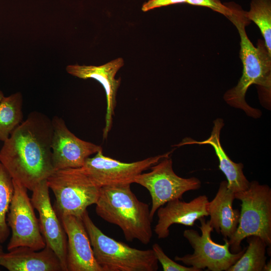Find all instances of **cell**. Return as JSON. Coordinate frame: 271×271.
<instances>
[{
  "mask_svg": "<svg viewBox=\"0 0 271 271\" xmlns=\"http://www.w3.org/2000/svg\"><path fill=\"white\" fill-rule=\"evenodd\" d=\"M52 119L34 111L4 142L0 162L12 179L32 191L55 171Z\"/></svg>",
  "mask_w": 271,
  "mask_h": 271,
  "instance_id": "obj_1",
  "label": "cell"
},
{
  "mask_svg": "<svg viewBox=\"0 0 271 271\" xmlns=\"http://www.w3.org/2000/svg\"><path fill=\"white\" fill-rule=\"evenodd\" d=\"M228 6L232 13L228 19L237 28L240 38V57L243 71L237 84L226 91L223 98L231 106L241 109L247 115L257 118L261 116V112L247 103L245 94L252 84L257 85L262 104L268 109L270 107L271 55L264 41H260L255 47L248 38L245 27L249 20L245 12L236 5Z\"/></svg>",
  "mask_w": 271,
  "mask_h": 271,
  "instance_id": "obj_2",
  "label": "cell"
},
{
  "mask_svg": "<svg viewBox=\"0 0 271 271\" xmlns=\"http://www.w3.org/2000/svg\"><path fill=\"white\" fill-rule=\"evenodd\" d=\"M130 185L101 187L95 211L105 221L118 226L127 241L137 239L147 244L153 237L149 205L138 199Z\"/></svg>",
  "mask_w": 271,
  "mask_h": 271,
  "instance_id": "obj_3",
  "label": "cell"
},
{
  "mask_svg": "<svg viewBox=\"0 0 271 271\" xmlns=\"http://www.w3.org/2000/svg\"><path fill=\"white\" fill-rule=\"evenodd\" d=\"M81 218L94 256L103 271H157L158 260L152 249H139L105 234L93 223L87 210Z\"/></svg>",
  "mask_w": 271,
  "mask_h": 271,
  "instance_id": "obj_4",
  "label": "cell"
},
{
  "mask_svg": "<svg viewBox=\"0 0 271 271\" xmlns=\"http://www.w3.org/2000/svg\"><path fill=\"white\" fill-rule=\"evenodd\" d=\"M241 202L239 223L228 242L231 252L242 250L241 243L247 237L255 235L271 245V189L255 180L250 182L245 190L235 193Z\"/></svg>",
  "mask_w": 271,
  "mask_h": 271,
  "instance_id": "obj_5",
  "label": "cell"
},
{
  "mask_svg": "<svg viewBox=\"0 0 271 271\" xmlns=\"http://www.w3.org/2000/svg\"><path fill=\"white\" fill-rule=\"evenodd\" d=\"M47 180L56 198L54 208L59 217L81 218L87 208L98 199L100 187L81 167L56 170Z\"/></svg>",
  "mask_w": 271,
  "mask_h": 271,
  "instance_id": "obj_6",
  "label": "cell"
},
{
  "mask_svg": "<svg viewBox=\"0 0 271 271\" xmlns=\"http://www.w3.org/2000/svg\"><path fill=\"white\" fill-rule=\"evenodd\" d=\"M199 220L201 235L192 229H186L183 232L184 237L194 249L193 253L182 256H176L175 260L193 266L198 271L205 268L210 271H227L240 258L246 247L238 252H231L227 239L224 238L223 244L216 243L212 239L211 233L214 229L209 220L206 221L204 217Z\"/></svg>",
  "mask_w": 271,
  "mask_h": 271,
  "instance_id": "obj_7",
  "label": "cell"
},
{
  "mask_svg": "<svg viewBox=\"0 0 271 271\" xmlns=\"http://www.w3.org/2000/svg\"><path fill=\"white\" fill-rule=\"evenodd\" d=\"M160 161L150 167V172L140 174L134 180V183L149 192L152 199L150 216L152 219L159 208L170 201L181 199L185 193L198 190L201 186L200 180L196 177L184 178L178 176L174 171L173 161L169 157Z\"/></svg>",
  "mask_w": 271,
  "mask_h": 271,
  "instance_id": "obj_8",
  "label": "cell"
},
{
  "mask_svg": "<svg viewBox=\"0 0 271 271\" xmlns=\"http://www.w3.org/2000/svg\"><path fill=\"white\" fill-rule=\"evenodd\" d=\"M13 181L14 193L8 212L7 222L12 231L8 250L20 246L40 250L46 246L39 219L27 193L28 189Z\"/></svg>",
  "mask_w": 271,
  "mask_h": 271,
  "instance_id": "obj_9",
  "label": "cell"
},
{
  "mask_svg": "<svg viewBox=\"0 0 271 271\" xmlns=\"http://www.w3.org/2000/svg\"><path fill=\"white\" fill-rule=\"evenodd\" d=\"M173 151L132 163L121 162L105 156L101 151L94 157L88 158L81 168L100 188L131 184L139 175L162 159L169 157Z\"/></svg>",
  "mask_w": 271,
  "mask_h": 271,
  "instance_id": "obj_10",
  "label": "cell"
},
{
  "mask_svg": "<svg viewBox=\"0 0 271 271\" xmlns=\"http://www.w3.org/2000/svg\"><path fill=\"white\" fill-rule=\"evenodd\" d=\"M52 122L51 147L55 171L81 168L90 156L102 151L101 146L77 137L68 128L63 118L54 116Z\"/></svg>",
  "mask_w": 271,
  "mask_h": 271,
  "instance_id": "obj_11",
  "label": "cell"
},
{
  "mask_svg": "<svg viewBox=\"0 0 271 271\" xmlns=\"http://www.w3.org/2000/svg\"><path fill=\"white\" fill-rule=\"evenodd\" d=\"M47 180L41 182L32 191L31 201L39 213L40 230L46 245L56 253L63 271H67V237L60 219L51 204Z\"/></svg>",
  "mask_w": 271,
  "mask_h": 271,
  "instance_id": "obj_12",
  "label": "cell"
},
{
  "mask_svg": "<svg viewBox=\"0 0 271 271\" xmlns=\"http://www.w3.org/2000/svg\"><path fill=\"white\" fill-rule=\"evenodd\" d=\"M59 217L67 237V271H103L95 259L82 218L72 215Z\"/></svg>",
  "mask_w": 271,
  "mask_h": 271,
  "instance_id": "obj_13",
  "label": "cell"
},
{
  "mask_svg": "<svg viewBox=\"0 0 271 271\" xmlns=\"http://www.w3.org/2000/svg\"><path fill=\"white\" fill-rule=\"evenodd\" d=\"M123 65V59L118 58L100 66L75 64L68 65L66 68L67 73L74 76L83 79H94L103 86L107 101L105 125L103 132L104 139H106L112 127L116 93L121 81L120 78H115V75Z\"/></svg>",
  "mask_w": 271,
  "mask_h": 271,
  "instance_id": "obj_14",
  "label": "cell"
},
{
  "mask_svg": "<svg viewBox=\"0 0 271 271\" xmlns=\"http://www.w3.org/2000/svg\"><path fill=\"white\" fill-rule=\"evenodd\" d=\"M209 200L206 195L199 196L190 202L180 199L168 202L157 210L158 220L154 229L159 239L168 237L170 227L174 224L193 226L197 220L208 216Z\"/></svg>",
  "mask_w": 271,
  "mask_h": 271,
  "instance_id": "obj_15",
  "label": "cell"
},
{
  "mask_svg": "<svg viewBox=\"0 0 271 271\" xmlns=\"http://www.w3.org/2000/svg\"><path fill=\"white\" fill-rule=\"evenodd\" d=\"M0 265L9 271H63L56 253L46 246L40 251L20 246L4 252Z\"/></svg>",
  "mask_w": 271,
  "mask_h": 271,
  "instance_id": "obj_16",
  "label": "cell"
},
{
  "mask_svg": "<svg viewBox=\"0 0 271 271\" xmlns=\"http://www.w3.org/2000/svg\"><path fill=\"white\" fill-rule=\"evenodd\" d=\"M224 125L222 118H217L213 121V126L210 136L202 141H196L190 138L184 139L176 146L185 145H209L212 146L218 159L220 170L227 179V187L234 193L247 189L250 182L243 174L242 163H236L232 161L223 150L220 140L221 129Z\"/></svg>",
  "mask_w": 271,
  "mask_h": 271,
  "instance_id": "obj_17",
  "label": "cell"
},
{
  "mask_svg": "<svg viewBox=\"0 0 271 271\" xmlns=\"http://www.w3.org/2000/svg\"><path fill=\"white\" fill-rule=\"evenodd\" d=\"M234 194L227 187V181H222L214 198L208 201L207 206L211 227L227 239L236 232L240 217L239 210L233 208Z\"/></svg>",
  "mask_w": 271,
  "mask_h": 271,
  "instance_id": "obj_18",
  "label": "cell"
},
{
  "mask_svg": "<svg viewBox=\"0 0 271 271\" xmlns=\"http://www.w3.org/2000/svg\"><path fill=\"white\" fill-rule=\"evenodd\" d=\"M23 96L18 92L0 101V141L5 142L23 121Z\"/></svg>",
  "mask_w": 271,
  "mask_h": 271,
  "instance_id": "obj_19",
  "label": "cell"
},
{
  "mask_svg": "<svg viewBox=\"0 0 271 271\" xmlns=\"http://www.w3.org/2000/svg\"><path fill=\"white\" fill-rule=\"evenodd\" d=\"M248 246L240 258L227 271H262L266 262L267 244L259 237H247Z\"/></svg>",
  "mask_w": 271,
  "mask_h": 271,
  "instance_id": "obj_20",
  "label": "cell"
},
{
  "mask_svg": "<svg viewBox=\"0 0 271 271\" xmlns=\"http://www.w3.org/2000/svg\"><path fill=\"white\" fill-rule=\"evenodd\" d=\"M249 21H253L259 28L264 42L271 55V3L270 0H252L249 12H245Z\"/></svg>",
  "mask_w": 271,
  "mask_h": 271,
  "instance_id": "obj_21",
  "label": "cell"
},
{
  "mask_svg": "<svg viewBox=\"0 0 271 271\" xmlns=\"http://www.w3.org/2000/svg\"><path fill=\"white\" fill-rule=\"evenodd\" d=\"M14 193L13 181L0 162V243H4L10 235V229L7 222L10 205Z\"/></svg>",
  "mask_w": 271,
  "mask_h": 271,
  "instance_id": "obj_22",
  "label": "cell"
},
{
  "mask_svg": "<svg viewBox=\"0 0 271 271\" xmlns=\"http://www.w3.org/2000/svg\"><path fill=\"white\" fill-rule=\"evenodd\" d=\"M152 249L158 261L161 264L164 271H198L193 266L182 265L172 260L157 243L153 245Z\"/></svg>",
  "mask_w": 271,
  "mask_h": 271,
  "instance_id": "obj_23",
  "label": "cell"
},
{
  "mask_svg": "<svg viewBox=\"0 0 271 271\" xmlns=\"http://www.w3.org/2000/svg\"><path fill=\"white\" fill-rule=\"evenodd\" d=\"M189 5L204 7L219 13L227 18L231 15V10L228 6L221 3L219 0H186Z\"/></svg>",
  "mask_w": 271,
  "mask_h": 271,
  "instance_id": "obj_24",
  "label": "cell"
},
{
  "mask_svg": "<svg viewBox=\"0 0 271 271\" xmlns=\"http://www.w3.org/2000/svg\"><path fill=\"white\" fill-rule=\"evenodd\" d=\"M186 3V0H149L143 4L142 10L146 12L158 8Z\"/></svg>",
  "mask_w": 271,
  "mask_h": 271,
  "instance_id": "obj_25",
  "label": "cell"
},
{
  "mask_svg": "<svg viewBox=\"0 0 271 271\" xmlns=\"http://www.w3.org/2000/svg\"><path fill=\"white\" fill-rule=\"evenodd\" d=\"M271 267V261L270 260L267 263L266 262L265 264L264 265L263 270V271H270ZM262 270V271H263Z\"/></svg>",
  "mask_w": 271,
  "mask_h": 271,
  "instance_id": "obj_26",
  "label": "cell"
},
{
  "mask_svg": "<svg viewBox=\"0 0 271 271\" xmlns=\"http://www.w3.org/2000/svg\"><path fill=\"white\" fill-rule=\"evenodd\" d=\"M4 253L3 246L0 243V259L3 253Z\"/></svg>",
  "mask_w": 271,
  "mask_h": 271,
  "instance_id": "obj_27",
  "label": "cell"
},
{
  "mask_svg": "<svg viewBox=\"0 0 271 271\" xmlns=\"http://www.w3.org/2000/svg\"><path fill=\"white\" fill-rule=\"evenodd\" d=\"M5 97L2 91L0 90V101Z\"/></svg>",
  "mask_w": 271,
  "mask_h": 271,
  "instance_id": "obj_28",
  "label": "cell"
}]
</instances>
